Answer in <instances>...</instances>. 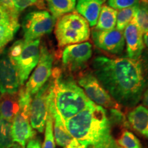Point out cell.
<instances>
[{
    "mask_svg": "<svg viewBox=\"0 0 148 148\" xmlns=\"http://www.w3.org/2000/svg\"><path fill=\"white\" fill-rule=\"evenodd\" d=\"M133 21L143 34L148 32V1H139Z\"/></svg>",
    "mask_w": 148,
    "mask_h": 148,
    "instance_id": "cell-22",
    "label": "cell"
},
{
    "mask_svg": "<svg viewBox=\"0 0 148 148\" xmlns=\"http://www.w3.org/2000/svg\"><path fill=\"white\" fill-rule=\"evenodd\" d=\"M92 54V45L88 42L67 45L62 51V64L71 71H75L82 67Z\"/></svg>",
    "mask_w": 148,
    "mask_h": 148,
    "instance_id": "cell-13",
    "label": "cell"
},
{
    "mask_svg": "<svg viewBox=\"0 0 148 148\" xmlns=\"http://www.w3.org/2000/svg\"><path fill=\"white\" fill-rule=\"evenodd\" d=\"M19 110L18 92L3 93L0 96V118L12 121Z\"/></svg>",
    "mask_w": 148,
    "mask_h": 148,
    "instance_id": "cell-18",
    "label": "cell"
},
{
    "mask_svg": "<svg viewBox=\"0 0 148 148\" xmlns=\"http://www.w3.org/2000/svg\"><path fill=\"white\" fill-rule=\"evenodd\" d=\"M10 148H24V147H22L21 145H20L19 144L17 143H14L13 145L11 146Z\"/></svg>",
    "mask_w": 148,
    "mask_h": 148,
    "instance_id": "cell-34",
    "label": "cell"
},
{
    "mask_svg": "<svg viewBox=\"0 0 148 148\" xmlns=\"http://www.w3.org/2000/svg\"><path fill=\"white\" fill-rule=\"evenodd\" d=\"M92 65L95 77L116 102L130 108L137 104L148 84L144 58L97 56Z\"/></svg>",
    "mask_w": 148,
    "mask_h": 148,
    "instance_id": "cell-1",
    "label": "cell"
},
{
    "mask_svg": "<svg viewBox=\"0 0 148 148\" xmlns=\"http://www.w3.org/2000/svg\"><path fill=\"white\" fill-rule=\"evenodd\" d=\"M51 75L53 77L55 106L64 123L84 110L92 101L71 77L62 76L60 70L56 69Z\"/></svg>",
    "mask_w": 148,
    "mask_h": 148,
    "instance_id": "cell-3",
    "label": "cell"
},
{
    "mask_svg": "<svg viewBox=\"0 0 148 148\" xmlns=\"http://www.w3.org/2000/svg\"><path fill=\"white\" fill-rule=\"evenodd\" d=\"M123 34L127 57L132 59L140 58L145 47L143 33L133 19L124 29Z\"/></svg>",
    "mask_w": 148,
    "mask_h": 148,
    "instance_id": "cell-14",
    "label": "cell"
},
{
    "mask_svg": "<svg viewBox=\"0 0 148 148\" xmlns=\"http://www.w3.org/2000/svg\"><path fill=\"white\" fill-rule=\"evenodd\" d=\"M137 5L130 7V8L122 9L117 12L116 23V29L123 32L127 25L134 18L136 8H137Z\"/></svg>",
    "mask_w": 148,
    "mask_h": 148,
    "instance_id": "cell-24",
    "label": "cell"
},
{
    "mask_svg": "<svg viewBox=\"0 0 148 148\" xmlns=\"http://www.w3.org/2000/svg\"><path fill=\"white\" fill-rule=\"evenodd\" d=\"M64 124L83 148H123L111 134L110 121L106 110L95 103L92 102Z\"/></svg>",
    "mask_w": 148,
    "mask_h": 148,
    "instance_id": "cell-2",
    "label": "cell"
},
{
    "mask_svg": "<svg viewBox=\"0 0 148 148\" xmlns=\"http://www.w3.org/2000/svg\"><path fill=\"white\" fill-rule=\"evenodd\" d=\"M127 119L134 130L148 138V108L143 105L135 107L127 114Z\"/></svg>",
    "mask_w": 148,
    "mask_h": 148,
    "instance_id": "cell-17",
    "label": "cell"
},
{
    "mask_svg": "<svg viewBox=\"0 0 148 148\" xmlns=\"http://www.w3.org/2000/svg\"><path fill=\"white\" fill-rule=\"evenodd\" d=\"M117 143L123 148H142L141 143L137 137L127 130L122 133Z\"/></svg>",
    "mask_w": 148,
    "mask_h": 148,
    "instance_id": "cell-25",
    "label": "cell"
},
{
    "mask_svg": "<svg viewBox=\"0 0 148 148\" xmlns=\"http://www.w3.org/2000/svg\"><path fill=\"white\" fill-rule=\"evenodd\" d=\"M19 27L18 16L0 24V53L5 50V46L13 39Z\"/></svg>",
    "mask_w": 148,
    "mask_h": 148,
    "instance_id": "cell-19",
    "label": "cell"
},
{
    "mask_svg": "<svg viewBox=\"0 0 148 148\" xmlns=\"http://www.w3.org/2000/svg\"><path fill=\"white\" fill-rule=\"evenodd\" d=\"M49 111L52 116L53 136L56 142L59 146L63 147L64 148L66 147L73 139V137L68 132L63 120L56 108L53 90L49 97Z\"/></svg>",
    "mask_w": 148,
    "mask_h": 148,
    "instance_id": "cell-15",
    "label": "cell"
},
{
    "mask_svg": "<svg viewBox=\"0 0 148 148\" xmlns=\"http://www.w3.org/2000/svg\"><path fill=\"white\" fill-rule=\"evenodd\" d=\"M92 41L96 47L111 54H120L125 47L123 32L116 28L110 30H99L93 28L91 31Z\"/></svg>",
    "mask_w": 148,
    "mask_h": 148,
    "instance_id": "cell-11",
    "label": "cell"
},
{
    "mask_svg": "<svg viewBox=\"0 0 148 148\" xmlns=\"http://www.w3.org/2000/svg\"><path fill=\"white\" fill-rule=\"evenodd\" d=\"M139 0H108V5L116 10H121L137 5Z\"/></svg>",
    "mask_w": 148,
    "mask_h": 148,
    "instance_id": "cell-28",
    "label": "cell"
},
{
    "mask_svg": "<svg viewBox=\"0 0 148 148\" xmlns=\"http://www.w3.org/2000/svg\"><path fill=\"white\" fill-rule=\"evenodd\" d=\"M26 148H42L40 140L36 138H32L27 141Z\"/></svg>",
    "mask_w": 148,
    "mask_h": 148,
    "instance_id": "cell-31",
    "label": "cell"
},
{
    "mask_svg": "<svg viewBox=\"0 0 148 148\" xmlns=\"http://www.w3.org/2000/svg\"><path fill=\"white\" fill-rule=\"evenodd\" d=\"M143 104L144 106L148 108V88L145 90L143 95Z\"/></svg>",
    "mask_w": 148,
    "mask_h": 148,
    "instance_id": "cell-32",
    "label": "cell"
},
{
    "mask_svg": "<svg viewBox=\"0 0 148 148\" xmlns=\"http://www.w3.org/2000/svg\"><path fill=\"white\" fill-rule=\"evenodd\" d=\"M42 148H55V139L53 131L52 116L49 111L45 124V140Z\"/></svg>",
    "mask_w": 148,
    "mask_h": 148,
    "instance_id": "cell-26",
    "label": "cell"
},
{
    "mask_svg": "<svg viewBox=\"0 0 148 148\" xmlns=\"http://www.w3.org/2000/svg\"><path fill=\"white\" fill-rule=\"evenodd\" d=\"M47 3L50 14L56 19L64 14L73 12L76 5V0H44Z\"/></svg>",
    "mask_w": 148,
    "mask_h": 148,
    "instance_id": "cell-20",
    "label": "cell"
},
{
    "mask_svg": "<svg viewBox=\"0 0 148 148\" xmlns=\"http://www.w3.org/2000/svg\"><path fill=\"white\" fill-rule=\"evenodd\" d=\"M53 62V53L45 45H42L40 47L39 60L25 86L31 95H34L50 78Z\"/></svg>",
    "mask_w": 148,
    "mask_h": 148,
    "instance_id": "cell-10",
    "label": "cell"
},
{
    "mask_svg": "<svg viewBox=\"0 0 148 148\" xmlns=\"http://www.w3.org/2000/svg\"><path fill=\"white\" fill-rule=\"evenodd\" d=\"M40 39L25 42L15 41L7 49L8 54L17 69L20 85L23 86L32 70L36 67L40 57Z\"/></svg>",
    "mask_w": 148,
    "mask_h": 148,
    "instance_id": "cell-5",
    "label": "cell"
},
{
    "mask_svg": "<svg viewBox=\"0 0 148 148\" xmlns=\"http://www.w3.org/2000/svg\"><path fill=\"white\" fill-rule=\"evenodd\" d=\"M55 36L59 47L86 41L90 36L88 22L77 12L59 18L55 25Z\"/></svg>",
    "mask_w": 148,
    "mask_h": 148,
    "instance_id": "cell-4",
    "label": "cell"
},
{
    "mask_svg": "<svg viewBox=\"0 0 148 148\" xmlns=\"http://www.w3.org/2000/svg\"><path fill=\"white\" fill-rule=\"evenodd\" d=\"M13 143L12 122L0 118V148H10Z\"/></svg>",
    "mask_w": 148,
    "mask_h": 148,
    "instance_id": "cell-23",
    "label": "cell"
},
{
    "mask_svg": "<svg viewBox=\"0 0 148 148\" xmlns=\"http://www.w3.org/2000/svg\"><path fill=\"white\" fill-rule=\"evenodd\" d=\"M77 82L88 99L95 104L103 108L119 109V103L111 97L92 72L86 71L82 73Z\"/></svg>",
    "mask_w": 148,
    "mask_h": 148,
    "instance_id": "cell-9",
    "label": "cell"
},
{
    "mask_svg": "<svg viewBox=\"0 0 148 148\" xmlns=\"http://www.w3.org/2000/svg\"><path fill=\"white\" fill-rule=\"evenodd\" d=\"M52 76V75H51ZM53 88V77L34 95L29 108V122L33 129L42 133L45 129L49 112V102Z\"/></svg>",
    "mask_w": 148,
    "mask_h": 148,
    "instance_id": "cell-8",
    "label": "cell"
},
{
    "mask_svg": "<svg viewBox=\"0 0 148 148\" xmlns=\"http://www.w3.org/2000/svg\"><path fill=\"white\" fill-rule=\"evenodd\" d=\"M118 11L107 5H103L99 13L95 29L99 30H110L114 29Z\"/></svg>",
    "mask_w": 148,
    "mask_h": 148,
    "instance_id": "cell-21",
    "label": "cell"
},
{
    "mask_svg": "<svg viewBox=\"0 0 148 148\" xmlns=\"http://www.w3.org/2000/svg\"><path fill=\"white\" fill-rule=\"evenodd\" d=\"M102 1H103V2H104V1H106V0H102Z\"/></svg>",
    "mask_w": 148,
    "mask_h": 148,
    "instance_id": "cell-36",
    "label": "cell"
},
{
    "mask_svg": "<svg viewBox=\"0 0 148 148\" xmlns=\"http://www.w3.org/2000/svg\"><path fill=\"white\" fill-rule=\"evenodd\" d=\"M55 23L56 18L47 10L29 12L22 22L23 40L27 42L40 39L44 35L51 33Z\"/></svg>",
    "mask_w": 148,
    "mask_h": 148,
    "instance_id": "cell-7",
    "label": "cell"
},
{
    "mask_svg": "<svg viewBox=\"0 0 148 148\" xmlns=\"http://www.w3.org/2000/svg\"><path fill=\"white\" fill-rule=\"evenodd\" d=\"M20 87L17 69L5 49L0 53V92L16 93Z\"/></svg>",
    "mask_w": 148,
    "mask_h": 148,
    "instance_id": "cell-12",
    "label": "cell"
},
{
    "mask_svg": "<svg viewBox=\"0 0 148 148\" xmlns=\"http://www.w3.org/2000/svg\"><path fill=\"white\" fill-rule=\"evenodd\" d=\"M87 148H94V147H92V146H89V147H88Z\"/></svg>",
    "mask_w": 148,
    "mask_h": 148,
    "instance_id": "cell-35",
    "label": "cell"
},
{
    "mask_svg": "<svg viewBox=\"0 0 148 148\" xmlns=\"http://www.w3.org/2000/svg\"><path fill=\"white\" fill-rule=\"evenodd\" d=\"M14 9L19 14L28 7L36 5L38 8L42 9L45 7L44 0H12Z\"/></svg>",
    "mask_w": 148,
    "mask_h": 148,
    "instance_id": "cell-27",
    "label": "cell"
},
{
    "mask_svg": "<svg viewBox=\"0 0 148 148\" xmlns=\"http://www.w3.org/2000/svg\"><path fill=\"white\" fill-rule=\"evenodd\" d=\"M0 5H2L3 8L12 13H17V12L14 9L12 0H0Z\"/></svg>",
    "mask_w": 148,
    "mask_h": 148,
    "instance_id": "cell-30",
    "label": "cell"
},
{
    "mask_svg": "<svg viewBox=\"0 0 148 148\" xmlns=\"http://www.w3.org/2000/svg\"><path fill=\"white\" fill-rule=\"evenodd\" d=\"M18 16V14L12 13L5 8H3L1 5H0V24L3 22L8 21L10 18Z\"/></svg>",
    "mask_w": 148,
    "mask_h": 148,
    "instance_id": "cell-29",
    "label": "cell"
},
{
    "mask_svg": "<svg viewBox=\"0 0 148 148\" xmlns=\"http://www.w3.org/2000/svg\"><path fill=\"white\" fill-rule=\"evenodd\" d=\"M103 3L102 0H77L75 9L90 26L94 27L97 24Z\"/></svg>",
    "mask_w": 148,
    "mask_h": 148,
    "instance_id": "cell-16",
    "label": "cell"
},
{
    "mask_svg": "<svg viewBox=\"0 0 148 148\" xmlns=\"http://www.w3.org/2000/svg\"><path fill=\"white\" fill-rule=\"evenodd\" d=\"M143 41L144 44L148 47V32L143 34Z\"/></svg>",
    "mask_w": 148,
    "mask_h": 148,
    "instance_id": "cell-33",
    "label": "cell"
},
{
    "mask_svg": "<svg viewBox=\"0 0 148 148\" xmlns=\"http://www.w3.org/2000/svg\"><path fill=\"white\" fill-rule=\"evenodd\" d=\"M19 110L12 121L13 141L25 148L29 140L34 138L35 132L29 122V108L32 95L21 86L18 91Z\"/></svg>",
    "mask_w": 148,
    "mask_h": 148,
    "instance_id": "cell-6",
    "label": "cell"
}]
</instances>
